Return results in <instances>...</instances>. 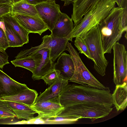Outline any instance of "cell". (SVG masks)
<instances>
[{
    "instance_id": "23",
    "label": "cell",
    "mask_w": 127,
    "mask_h": 127,
    "mask_svg": "<svg viewBox=\"0 0 127 127\" xmlns=\"http://www.w3.org/2000/svg\"><path fill=\"white\" fill-rule=\"evenodd\" d=\"M4 22V31L8 42L9 47L22 46L24 44L19 35L6 23Z\"/></svg>"
},
{
    "instance_id": "30",
    "label": "cell",
    "mask_w": 127,
    "mask_h": 127,
    "mask_svg": "<svg viewBox=\"0 0 127 127\" xmlns=\"http://www.w3.org/2000/svg\"><path fill=\"white\" fill-rule=\"evenodd\" d=\"M8 57L5 50L0 48V68L2 69L4 65L9 63Z\"/></svg>"
},
{
    "instance_id": "5",
    "label": "cell",
    "mask_w": 127,
    "mask_h": 127,
    "mask_svg": "<svg viewBox=\"0 0 127 127\" xmlns=\"http://www.w3.org/2000/svg\"><path fill=\"white\" fill-rule=\"evenodd\" d=\"M82 38L94 61V69L100 75L104 76L108 62L104 53L98 25L90 30Z\"/></svg>"
},
{
    "instance_id": "2",
    "label": "cell",
    "mask_w": 127,
    "mask_h": 127,
    "mask_svg": "<svg viewBox=\"0 0 127 127\" xmlns=\"http://www.w3.org/2000/svg\"><path fill=\"white\" fill-rule=\"evenodd\" d=\"M123 7H113L98 24L104 53L110 54L114 45L121 38L120 31Z\"/></svg>"
},
{
    "instance_id": "15",
    "label": "cell",
    "mask_w": 127,
    "mask_h": 127,
    "mask_svg": "<svg viewBox=\"0 0 127 127\" xmlns=\"http://www.w3.org/2000/svg\"><path fill=\"white\" fill-rule=\"evenodd\" d=\"M69 80L60 74L53 83L43 92L40 93L35 102L48 100H59V95L63 87L68 84Z\"/></svg>"
},
{
    "instance_id": "16",
    "label": "cell",
    "mask_w": 127,
    "mask_h": 127,
    "mask_svg": "<svg viewBox=\"0 0 127 127\" xmlns=\"http://www.w3.org/2000/svg\"><path fill=\"white\" fill-rule=\"evenodd\" d=\"M101 0H74L71 19L75 25Z\"/></svg>"
},
{
    "instance_id": "3",
    "label": "cell",
    "mask_w": 127,
    "mask_h": 127,
    "mask_svg": "<svg viewBox=\"0 0 127 127\" xmlns=\"http://www.w3.org/2000/svg\"><path fill=\"white\" fill-rule=\"evenodd\" d=\"M116 3L112 0H101L74 26L71 38L78 37L82 38L90 30L98 25L108 15L115 7Z\"/></svg>"
},
{
    "instance_id": "34",
    "label": "cell",
    "mask_w": 127,
    "mask_h": 127,
    "mask_svg": "<svg viewBox=\"0 0 127 127\" xmlns=\"http://www.w3.org/2000/svg\"><path fill=\"white\" fill-rule=\"evenodd\" d=\"M8 4L12 5L10 0H0V4Z\"/></svg>"
},
{
    "instance_id": "6",
    "label": "cell",
    "mask_w": 127,
    "mask_h": 127,
    "mask_svg": "<svg viewBox=\"0 0 127 127\" xmlns=\"http://www.w3.org/2000/svg\"><path fill=\"white\" fill-rule=\"evenodd\" d=\"M65 50L69 52L74 67V73L69 81L81 85L101 89L109 87H106L97 79L88 70L82 61L76 50L68 41Z\"/></svg>"
},
{
    "instance_id": "22",
    "label": "cell",
    "mask_w": 127,
    "mask_h": 127,
    "mask_svg": "<svg viewBox=\"0 0 127 127\" xmlns=\"http://www.w3.org/2000/svg\"><path fill=\"white\" fill-rule=\"evenodd\" d=\"M10 13L12 15L18 14L40 17L35 5L24 0L13 4Z\"/></svg>"
},
{
    "instance_id": "9",
    "label": "cell",
    "mask_w": 127,
    "mask_h": 127,
    "mask_svg": "<svg viewBox=\"0 0 127 127\" xmlns=\"http://www.w3.org/2000/svg\"><path fill=\"white\" fill-rule=\"evenodd\" d=\"M31 107L38 114L35 119H47L54 118L64 107L58 100H48L34 102Z\"/></svg>"
},
{
    "instance_id": "32",
    "label": "cell",
    "mask_w": 127,
    "mask_h": 127,
    "mask_svg": "<svg viewBox=\"0 0 127 127\" xmlns=\"http://www.w3.org/2000/svg\"><path fill=\"white\" fill-rule=\"evenodd\" d=\"M28 3L35 5H36L48 1H54L55 0H24Z\"/></svg>"
},
{
    "instance_id": "14",
    "label": "cell",
    "mask_w": 127,
    "mask_h": 127,
    "mask_svg": "<svg viewBox=\"0 0 127 127\" xmlns=\"http://www.w3.org/2000/svg\"><path fill=\"white\" fill-rule=\"evenodd\" d=\"M28 88L13 79L0 69V98L16 95Z\"/></svg>"
},
{
    "instance_id": "13",
    "label": "cell",
    "mask_w": 127,
    "mask_h": 127,
    "mask_svg": "<svg viewBox=\"0 0 127 127\" xmlns=\"http://www.w3.org/2000/svg\"><path fill=\"white\" fill-rule=\"evenodd\" d=\"M12 15L30 33H37L41 35L43 33L48 29L46 25L39 17L18 14Z\"/></svg>"
},
{
    "instance_id": "4",
    "label": "cell",
    "mask_w": 127,
    "mask_h": 127,
    "mask_svg": "<svg viewBox=\"0 0 127 127\" xmlns=\"http://www.w3.org/2000/svg\"><path fill=\"white\" fill-rule=\"evenodd\" d=\"M112 109V107L101 105H75L64 107L57 116H64L72 124L84 118L90 119L93 122L108 116Z\"/></svg>"
},
{
    "instance_id": "35",
    "label": "cell",
    "mask_w": 127,
    "mask_h": 127,
    "mask_svg": "<svg viewBox=\"0 0 127 127\" xmlns=\"http://www.w3.org/2000/svg\"><path fill=\"white\" fill-rule=\"evenodd\" d=\"M74 0H63L64 2V6H67L73 3Z\"/></svg>"
},
{
    "instance_id": "29",
    "label": "cell",
    "mask_w": 127,
    "mask_h": 127,
    "mask_svg": "<svg viewBox=\"0 0 127 127\" xmlns=\"http://www.w3.org/2000/svg\"><path fill=\"white\" fill-rule=\"evenodd\" d=\"M9 44L4 30L0 27V48L5 50Z\"/></svg>"
},
{
    "instance_id": "1",
    "label": "cell",
    "mask_w": 127,
    "mask_h": 127,
    "mask_svg": "<svg viewBox=\"0 0 127 127\" xmlns=\"http://www.w3.org/2000/svg\"><path fill=\"white\" fill-rule=\"evenodd\" d=\"M61 104L64 107L75 105H101L112 107V94L109 88L101 89L75 84H68L59 95Z\"/></svg>"
},
{
    "instance_id": "31",
    "label": "cell",
    "mask_w": 127,
    "mask_h": 127,
    "mask_svg": "<svg viewBox=\"0 0 127 127\" xmlns=\"http://www.w3.org/2000/svg\"><path fill=\"white\" fill-rule=\"evenodd\" d=\"M12 5L8 4H0V19L3 15L10 13Z\"/></svg>"
},
{
    "instance_id": "33",
    "label": "cell",
    "mask_w": 127,
    "mask_h": 127,
    "mask_svg": "<svg viewBox=\"0 0 127 127\" xmlns=\"http://www.w3.org/2000/svg\"><path fill=\"white\" fill-rule=\"evenodd\" d=\"M116 3L119 7H123L126 0H112Z\"/></svg>"
},
{
    "instance_id": "19",
    "label": "cell",
    "mask_w": 127,
    "mask_h": 127,
    "mask_svg": "<svg viewBox=\"0 0 127 127\" xmlns=\"http://www.w3.org/2000/svg\"><path fill=\"white\" fill-rule=\"evenodd\" d=\"M127 82L116 85L112 94L113 104L118 112L124 110L127 106Z\"/></svg>"
},
{
    "instance_id": "27",
    "label": "cell",
    "mask_w": 127,
    "mask_h": 127,
    "mask_svg": "<svg viewBox=\"0 0 127 127\" xmlns=\"http://www.w3.org/2000/svg\"><path fill=\"white\" fill-rule=\"evenodd\" d=\"M60 74V71L53 69L42 77L41 79L44 80L46 85L50 86L56 81Z\"/></svg>"
},
{
    "instance_id": "36",
    "label": "cell",
    "mask_w": 127,
    "mask_h": 127,
    "mask_svg": "<svg viewBox=\"0 0 127 127\" xmlns=\"http://www.w3.org/2000/svg\"><path fill=\"white\" fill-rule=\"evenodd\" d=\"M23 0H10L12 5L18 2Z\"/></svg>"
},
{
    "instance_id": "11",
    "label": "cell",
    "mask_w": 127,
    "mask_h": 127,
    "mask_svg": "<svg viewBox=\"0 0 127 127\" xmlns=\"http://www.w3.org/2000/svg\"><path fill=\"white\" fill-rule=\"evenodd\" d=\"M43 41L37 46L38 49L47 48L50 49V57L54 63L65 49L68 40L65 38L54 37L51 34L42 37Z\"/></svg>"
},
{
    "instance_id": "18",
    "label": "cell",
    "mask_w": 127,
    "mask_h": 127,
    "mask_svg": "<svg viewBox=\"0 0 127 127\" xmlns=\"http://www.w3.org/2000/svg\"><path fill=\"white\" fill-rule=\"evenodd\" d=\"M38 95L35 90L28 88L16 95L4 97L0 100L19 102L31 106L35 102Z\"/></svg>"
},
{
    "instance_id": "8",
    "label": "cell",
    "mask_w": 127,
    "mask_h": 127,
    "mask_svg": "<svg viewBox=\"0 0 127 127\" xmlns=\"http://www.w3.org/2000/svg\"><path fill=\"white\" fill-rule=\"evenodd\" d=\"M113 82L116 85L127 81V51L125 45L116 42L113 45Z\"/></svg>"
},
{
    "instance_id": "17",
    "label": "cell",
    "mask_w": 127,
    "mask_h": 127,
    "mask_svg": "<svg viewBox=\"0 0 127 127\" xmlns=\"http://www.w3.org/2000/svg\"><path fill=\"white\" fill-rule=\"evenodd\" d=\"M58 57L57 62L53 64V68L60 71L64 78L69 80L73 75L74 70L71 57L70 55L64 52L62 53Z\"/></svg>"
},
{
    "instance_id": "28",
    "label": "cell",
    "mask_w": 127,
    "mask_h": 127,
    "mask_svg": "<svg viewBox=\"0 0 127 127\" xmlns=\"http://www.w3.org/2000/svg\"><path fill=\"white\" fill-rule=\"evenodd\" d=\"M122 11L121 18L120 31L123 34L125 32H127V0L125 2L123 7Z\"/></svg>"
},
{
    "instance_id": "26",
    "label": "cell",
    "mask_w": 127,
    "mask_h": 127,
    "mask_svg": "<svg viewBox=\"0 0 127 127\" xmlns=\"http://www.w3.org/2000/svg\"><path fill=\"white\" fill-rule=\"evenodd\" d=\"M16 117V114L9 107L5 101L0 100V119L14 118Z\"/></svg>"
},
{
    "instance_id": "7",
    "label": "cell",
    "mask_w": 127,
    "mask_h": 127,
    "mask_svg": "<svg viewBox=\"0 0 127 127\" xmlns=\"http://www.w3.org/2000/svg\"><path fill=\"white\" fill-rule=\"evenodd\" d=\"M28 55L35 62L36 67L32 78L34 80H39L42 77L54 69L53 62L50 57V49L47 48L38 49L36 46L21 51L15 57L16 59Z\"/></svg>"
},
{
    "instance_id": "10",
    "label": "cell",
    "mask_w": 127,
    "mask_h": 127,
    "mask_svg": "<svg viewBox=\"0 0 127 127\" xmlns=\"http://www.w3.org/2000/svg\"><path fill=\"white\" fill-rule=\"evenodd\" d=\"M40 17L51 32L60 13V6L55 1L42 3L35 5Z\"/></svg>"
},
{
    "instance_id": "25",
    "label": "cell",
    "mask_w": 127,
    "mask_h": 127,
    "mask_svg": "<svg viewBox=\"0 0 127 127\" xmlns=\"http://www.w3.org/2000/svg\"><path fill=\"white\" fill-rule=\"evenodd\" d=\"M74 41V44L79 51V53L83 54L88 58L94 61L91 57L88 47L82 38L80 37H75Z\"/></svg>"
},
{
    "instance_id": "20",
    "label": "cell",
    "mask_w": 127,
    "mask_h": 127,
    "mask_svg": "<svg viewBox=\"0 0 127 127\" xmlns=\"http://www.w3.org/2000/svg\"><path fill=\"white\" fill-rule=\"evenodd\" d=\"M4 101L9 107L14 112L17 118L25 119L28 121L35 119L34 115L36 113L31 106L16 102Z\"/></svg>"
},
{
    "instance_id": "24",
    "label": "cell",
    "mask_w": 127,
    "mask_h": 127,
    "mask_svg": "<svg viewBox=\"0 0 127 127\" xmlns=\"http://www.w3.org/2000/svg\"><path fill=\"white\" fill-rule=\"evenodd\" d=\"M15 66L26 68L33 73L36 67L35 62L33 59L28 55L23 56L11 61Z\"/></svg>"
},
{
    "instance_id": "12",
    "label": "cell",
    "mask_w": 127,
    "mask_h": 127,
    "mask_svg": "<svg viewBox=\"0 0 127 127\" xmlns=\"http://www.w3.org/2000/svg\"><path fill=\"white\" fill-rule=\"evenodd\" d=\"M74 27L71 18L65 13L61 12L51 31V34L54 38H65L72 41L71 36Z\"/></svg>"
},
{
    "instance_id": "21",
    "label": "cell",
    "mask_w": 127,
    "mask_h": 127,
    "mask_svg": "<svg viewBox=\"0 0 127 127\" xmlns=\"http://www.w3.org/2000/svg\"><path fill=\"white\" fill-rule=\"evenodd\" d=\"M0 21L6 23L18 34L24 44L29 42V34L30 33L19 24L15 17L10 13H7L2 16Z\"/></svg>"
}]
</instances>
